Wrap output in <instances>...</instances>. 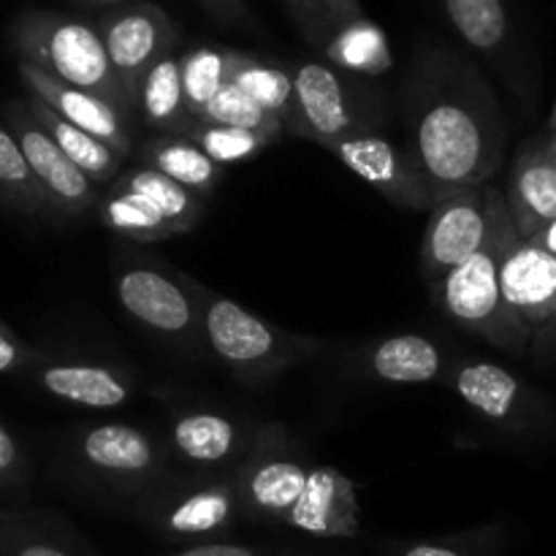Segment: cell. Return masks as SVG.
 Instances as JSON below:
<instances>
[{
	"label": "cell",
	"mask_w": 556,
	"mask_h": 556,
	"mask_svg": "<svg viewBox=\"0 0 556 556\" xmlns=\"http://www.w3.org/2000/svg\"><path fill=\"white\" fill-rule=\"evenodd\" d=\"M0 206L22 217L47 215L41 188L5 125H0Z\"/></svg>",
	"instance_id": "d6a6232c"
},
{
	"label": "cell",
	"mask_w": 556,
	"mask_h": 556,
	"mask_svg": "<svg viewBox=\"0 0 556 556\" xmlns=\"http://www.w3.org/2000/svg\"><path fill=\"white\" fill-rule=\"evenodd\" d=\"M304 445L282 424L258 421L248 454L233 467L239 516L250 525L282 527L309 476Z\"/></svg>",
	"instance_id": "30bf717a"
},
{
	"label": "cell",
	"mask_w": 556,
	"mask_h": 556,
	"mask_svg": "<svg viewBox=\"0 0 556 556\" xmlns=\"http://www.w3.org/2000/svg\"><path fill=\"white\" fill-rule=\"evenodd\" d=\"M30 489V462L20 440L0 424V497H22Z\"/></svg>",
	"instance_id": "8d00e7d4"
},
{
	"label": "cell",
	"mask_w": 556,
	"mask_h": 556,
	"mask_svg": "<svg viewBox=\"0 0 556 556\" xmlns=\"http://www.w3.org/2000/svg\"><path fill=\"white\" fill-rule=\"evenodd\" d=\"M20 79L25 85L27 96L38 98L47 103L54 114L65 119V123L76 125L85 134L96 136L98 141L114 150L117 155L128 157L134 152V136H130V119L123 117L117 109L103 98L92 96V92L71 87L65 81H58L54 76L43 74L36 65L22 63L20 60Z\"/></svg>",
	"instance_id": "44dd1931"
},
{
	"label": "cell",
	"mask_w": 556,
	"mask_h": 556,
	"mask_svg": "<svg viewBox=\"0 0 556 556\" xmlns=\"http://www.w3.org/2000/svg\"><path fill=\"white\" fill-rule=\"evenodd\" d=\"M282 527L307 532L315 538H358L362 535V508L358 483L329 465H313L302 494L288 510Z\"/></svg>",
	"instance_id": "ffe728a7"
},
{
	"label": "cell",
	"mask_w": 556,
	"mask_h": 556,
	"mask_svg": "<svg viewBox=\"0 0 556 556\" xmlns=\"http://www.w3.org/2000/svg\"><path fill=\"white\" fill-rule=\"evenodd\" d=\"M405 150L432 199L486 185L500 172L508 125L481 65L459 47L429 38L413 52L400 85Z\"/></svg>",
	"instance_id": "6da1fadb"
},
{
	"label": "cell",
	"mask_w": 556,
	"mask_h": 556,
	"mask_svg": "<svg viewBox=\"0 0 556 556\" xmlns=\"http://www.w3.org/2000/svg\"><path fill=\"white\" fill-rule=\"evenodd\" d=\"M454 356L427 334H391L358 345L345 369L380 386H424L448 378Z\"/></svg>",
	"instance_id": "ac0fdd59"
},
{
	"label": "cell",
	"mask_w": 556,
	"mask_h": 556,
	"mask_svg": "<svg viewBox=\"0 0 556 556\" xmlns=\"http://www.w3.org/2000/svg\"><path fill=\"white\" fill-rule=\"evenodd\" d=\"M3 119L16 147L25 155L33 179L47 201V215L58 220H81L92 215L101 199V188L90 182L60 147L49 139L47 130L33 117L25 98H11L3 106Z\"/></svg>",
	"instance_id": "4fadbf2b"
},
{
	"label": "cell",
	"mask_w": 556,
	"mask_h": 556,
	"mask_svg": "<svg viewBox=\"0 0 556 556\" xmlns=\"http://www.w3.org/2000/svg\"><path fill=\"white\" fill-rule=\"evenodd\" d=\"M36 356V348L22 340L3 318H0V375H22Z\"/></svg>",
	"instance_id": "74e56055"
},
{
	"label": "cell",
	"mask_w": 556,
	"mask_h": 556,
	"mask_svg": "<svg viewBox=\"0 0 556 556\" xmlns=\"http://www.w3.org/2000/svg\"><path fill=\"white\" fill-rule=\"evenodd\" d=\"M288 11H291L293 22L299 25L302 36L307 38L313 47H318L324 52L329 47L331 38L340 30V22H337L334 9H331L329 0H286Z\"/></svg>",
	"instance_id": "d590c367"
},
{
	"label": "cell",
	"mask_w": 556,
	"mask_h": 556,
	"mask_svg": "<svg viewBox=\"0 0 556 556\" xmlns=\"http://www.w3.org/2000/svg\"><path fill=\"white\" fill-rule=\"evenodd\" d=\"M139 166L152 168L199 199H210L223 179V166L206 157L185 136H150L136 147Z\"/></svg>",
	"instance_id": "d4e9b609"
},
{
	"label": "cell",
	"mask_w": 556,
	"mask_h": 556,
	"mask_svg": "<svg viewBox=\"0 0 556 556\" xmlns=\"http://www.w3.org/2000/svg\"><path fill=\"white\" fill-rule=\"evenodd\" d=\"M226 63L228 49L215 43H199L179 54V81H182V101L190 119H199L226 85Z\"/></svg>",
	"instance_id": "1f68e13d"
},
{
	"label": "cell",
	"mask_w": 556,
	"mask_h": 556,
	"mask_svg": "<svg viewBox=\"0 0 556 556\" xmlns=\"http://www.w3.org/2000/svg\"><path fill=\"white\" fill-rule=\"evenodd\" d=\"M212 20H217L226 27H237V30L255 33L258 30V20L250 11L248 0H195Z\"/></svg>",
	"instance_id": "f35d334b"
},
{
	"label": "cell",
	"mask_w": 556,
	"mask_h": 556,
	"mask_svg": "<svg viewBox=\"0 0 556 556\" xmlns=\"http://www.w3.org/2000/svg\"><path fill=\"white\" fill-rule=\"evenodd\" d=\"M324 58L334 68L367 76V79L386 74L391 68L389 38L367 16L340 27L337 36L329 41V47L324 49Z\"/></svg>",
	"instance_id": "f546056e"
},
{
	"label": "cell",
	"mask_w": 556,
	"mask_h": 556,
	"mask_svg": "<svg viewBox=\"0 0 556 556\" xmlns=\"http://www.w3.org/2000/svg\"><path fill=\"white\" fill-rule=\"evenodd\" d=\"M324 150H329L342 166L351 168L356 177H362L369 188L378 190L391 204L413 212L432 210V190H429V182L418 163L413 161L405 147H396L383 134L331 141Z\"/></svg>",
	"instance_id": "2e32d148"
},
{
	"label": "cell",
	"mask_w": 556,
	"mask_h": 556,
	"mask_svg": "<svg viewBox=\"0 0 556 556\" xmlns=\"http://www.w3.org/2000/svg\"><path fill=\"white\" fill-rule=\"evenodd\" d=\"M172 556H269L264 548L244 546V543L231 541H212V543H195V546H185L182 552Z\"/></svg>",
	"instance_id": "ab89813d"
},
{
	"label": "cell",
	"mask_w": 556,
	"mask_h": 556,
	"mask_svg": "<svg viewBox=\"0 0 556 556\" xmlns=\"http://www.w3.org/2000/svg\"><path fill=\"white\" fill-rule=\"evenodd\" d=\"M0 556H98L58 514L0 508Z\"/></svg>",
	"instance_id": "603a6c76"
},
{
	"label": "cell",
	"mask_w": 556,
	"mask_h": 556,
	"mask_svg": "<svg viewBox=\"0 0 556 556\" xmlns=\"http://www.w3.org/2000/svg\"><path fill=\"white\" fill-rule=\"evenodd\" d=\"M548 130H552V134H556V103H554V109H552V117H548Z\"/></svg>",
	"instance_id": "bcb514c9"
},
{
	"label": "cell",
	"mask_w": 556,
	"mask_h": 556,
	"mask_svg": "<svg viewBox=\"0 0 556 556\" xmlns=\"http://www.w3.org/2000/svg\"><path fill=\"white\" fill-rule=\"evenodd\" d=\"M92 215L98 217V223L103 228H109L112 233L136 244L166 242V239L179 237L174 223L166 220L155 206L147 204L136 193L114 188V185H106L101 190V199H98V206Z\"/></svg>",
	"instance_id": "83f0119b"
},
{
	"label": "cell",
	"mask_w": 556,
	"mask_h": 556,
	"mask_svg": "<svg viewBox=\"0 0 556 556\" xmlns=\"http://www.w3.org/2000/svg\"><path fill=\"white\" fill-rule=\"evenodd\" d=\"M130 514L163 541L188 546L220 541L242 519L233 470L168 476L161 486L144 494Z\"/></svg>",
	"instance_id": "ba28073f"
},
{
	"label": "cell",
	"mask_w": 556,
	"mask_h": 556,
	"mask_svg": "<svg viewBox=\"0 0 556 556\" xmlns=\"http://www.w3.org/2000/svg\"><path fill=\"white\" fill-rule=\"evenodd\" d=\"M79 3L103 5V9H117V5H125V3H139V0H79Z\"/></svg>",
	"instance_id": "ee69618b"
},
{
	"label": "cell",
	"mask_w": 556,
	"mask_h": 556,
	"mask_svg": "<svg viewBox=\"0 0 556 556\" xmlns=\"http://www.w3.org/2000/svg\"><path fill=\"white\" fill-rule=\"evenodd\" d=\"M199 119L204 123H217V125H231V128H244V130H255V134L269 136L271 141L280 139L286 134L282 123L277 117H271L269 112L258 106L250 96H244L237 85L226 81L220 87L215 98H212L210 106L204 109Z\"/></svg>",
	"instance_id": "e575fe53"
},
{
	"label": "cell",
	"mask_w": 556,
	"mask_h": 556,
	"mask_svg": "<svg viewBox=\"0 0 556 556\" xmlns=\"http://www.w3.org/2000/svg\"><path fill=\"white\" fill-rule=\"evenodd\" d=\"M112 282L119 307L152 340L185 358L204 362L201 307L195 280L134 248L112 255Z\"/></svg>",
	"instance_id": "5b68a950"
},
{
	"label": "cell",
	"mask_w": 556,
	"mask_h": 556,
	"mask_svg": "<svg viewBox=\"0 0 556 556\" xmlns=\"http://www.w3.org/2000/svg\"><path fill=\"white\" fill-rule=\"evenodd\" d=\"M329 3H331V9H334L337 22H340L342 27L351 25V22H356V20H362V16H367L358 0H329Z\"/></svg>",
	"instance_id": "b9f144b4"
},
{
	"label": "cell",
	"mask_w": 556,
	"mask_h": 556,
	"mask_svg": "<svg viewBox=\"0 0 556 556\" xmlns=\"http://www.w3.org/2000/svg\"><path fill=\"white\" fill-rule=\"evenodd\" d=\"M505 206L516 233L530 239L538 228L556 217V163L548 157L546 141H527L510 168Z\"/></svg>",
	"instance_id": "7402d4cb"
},
{
	"label": "cell",
	"mask_w": 556,
	"mask_h": 556,
	"mask_svg": "<svg viewBox=\"0 0 556 556\" xmlns=\"http://www.w3.org/2000/svg\"><path fill=\"white\" fill-rule=\"evenodd\" d=\"M25 101L27 106H30L33 117H36L38 123H41V128L49 134V139L60 147V152H63V155L68 157L96 188L103 190L106 185H112L114 179L119 177L125 163L123 155L109 150L103 141L96 139V136L85 134V130L76 128V125L65 123L60 114H54L52 109H49L47 103L38 101V98L25 96Z\"/></svg>",
	"instance_id": "484cf974"
},
{
	"label": "cell",
	"mask_w": 556,
	"mask_h": 556,
	"mask_svg": "<svg viewBox=\"0 0 556 556\" xmlns=\"http://www.w3.org/2000/svg\"><path fill=\"white\" fill-rule=\"evenodd\" d=\"M166 402V448L193 472H231L248 454L258 421L212 402Z\"/></svg>",
	"instance_id": "7c38bea8"
},
{
	"label": "cell",
	"mask_w": 556,
	"mask_h": 556,
	"mask_svg": "<svg viewBox=\"0 0 556 556\" xmlns=\"http://www.w3.org/2000/svg\"><path fill=\"white\" fill-rule=\"evenodd\" d=\"M226 81L237 85L264 112L280 119L286 134H296V96L286 63L242 49H228Z\"/></svg>",
	"instance_id": "cb8c5ba5"
},
{
	"label": "cell",
	"mask_w": 556,
	"mask_h": 556,
	"mask_svg": "<svg viewBox=\"0 0 556 556\" xmlns=\"http://www.w3.org/2000/svg\"><path fill=\"white\" fill-rule=\"evenodd\" d=\"M546 152H548V157H552V161L556 163V134H552L546 139Z\"/></svg>",
	"instance_id": "f6af8a7d"
},
{
	"label": "cell",
	"mask_w": 556,
	"mask_h": 556,
	"mask_svg": "<svg viewBox=\"0 0 556 556\" xmlns=\"http://www.w3.org/2000/svg\"><path fill=\"white\" fill-rule=\"evenodd\" d=\"M96 30L109 54L114 74L134 101L136 81L161 58L174 52L179 25L155 3H125L98 16Z\"/></svg>",
	"instance_id": "9a60e30c"
},
{
	"label": "cell",
	"mask_w": 556,
	"mask_h": 556,
	"mask_svg": "<svg viewBox=\"0 0 556 556\" xmlns=\"http://www.w3.org/2000/svg\"><path fill=\"white\" fill-rule=\"evenodd\" d=\"M296 96V134L329 147L331 141L380 134L389 123V92L367 76L348 74L326 60L286 63Z\"/></svg>",
	"instance_id": "52a82bcc"
},
{
	"label": "cell",
	"mask_w": 556,
	"mask_h": 556,
	"mask_svg": "<svg viewBox=\"0 0 556 556\" xmlns=\"http://www.w3.org/2000/svg\"><path fill=\"white\" fill-rule=\"evenodd\" d=\"M179 136L193 141L206 157L217 163V166H231V163L248 161L264 152L271 144L269 136L255 134V130L231 128V125L204 123V119H190L188 128Z\"/></svg>",
	"instance_id": "836d02e7"
},
{
	"label": "cell",
	"mask_w": 556,
	"mask_h": 556,
	"mask_svg": "<svg viewBox=\"0 0 556 556\" xmlns=\"http://www.w3.org/2000/svg\"><path fill=\"white\" fill-rule=\"evenodd\" d=\"M201 307V334L206 356L228 369L242 383L261 386L288 369L329 351V340L296 334L258 318L250 309L195 280Z\"/></svg>",
	"instance_id": "3957f363"
},
{
	"label": "cell",
	"mask_w": 556,
	"mask_h": 556,
	"mask_svg": "<svg viewBox=\"0 0 556 556\" xmlns=\"http://www.w3.org/2000/svg\"><path fill=\"white\" fill-rule=\"evenodd\" d=\"M114 188L128 190L136 193L139 199H144L147 204L155 206L166 220L174 223L179 233H188L204 220L206 215V201L193 195L190 190L179 188L177 182L166 179L163 174L152 172L147 166H134L119 172V177L114 179Z\"/></svg>",
	"instance_id": "f1b7e54d"
},
{
	"label": "cell",
	"mask_w": 556,
	"mask_h": 556,
	"mask_svg": "<svg viewBox=\"0 0 556 556\" xmlns=\"http://www.w3.org/2000/svg\"><path fill=\"white\" fill-rule=\"evenodd\" d=\"M445 380L462 405L494 432L516 440H543L556 429L554 402L503 364L472 356L454 358Z\"/></svg>",
	"instance_id": "9c48e42d"
},
{
	"label": "cell",
	"mask_w": 556,
	"mask_h": 556,
	"mask_svg": "<svg viewBox=\"0 0 556 556\" xmlns=\"http://www.w3.org/2000/svg\"><path fill=\"white\" fill-rule=\"evenodd\" d=\"M378 556H508V535L503 525H483L445 538L383 543Z\"/></svg>",
	"instance_id": "4dcf8cb0"
},
{
	"label": "cell",
	"mask_w": 556,
	"mask_h": 556,
	"mask_svg": "<svg viewBox=\"0 0 556 556\" xmlns=\"http://www.w3.org/2000/svg\"><path fill=\"white\" fill-rule=\"evenodd\" d=\"M443 9L462 41L492 65L516 96L532 101L530 71L521 54L519 33L505 0H443Z\"/></svg>",
	"instance_id": "e0dca14e"
},
{
	"label": "cell",
	"mask_w": 556,
	"mask_h": 556,
	"mask_svg": "<svg viewBox=\"0 0 556 556\" xmlns=\"http://www.w3.org/2000/svg\"><path fill=\"white\" fill-rule=\"evenodd\" d=\"M9 38L22 63L103 98L134 123V101L114 74L96 25L58 11H25L11 22Z\"/></svg>",
	"instance_id": "8992f818"
},
{
	"label": "cell",
	"mask_w": 556,
	"mask_h": 556,
	"mask_svg": "<svg viewBox=\"0 0 556 556\" xmlns=\"http://www.w3.org/2000/svg\"><path fill=\"white\" fill-rule=\"evenodd\" d=\"M172 454L161 438L136 424H87L68 434L58 454V478L76 492L134 508L172 476Z\"/></svg>",
	"instance_id": "7a4b0ae2"
},
{
	"label": "cell",
	"mask_w": 556,
	"mask_h": 556,
	"mask_svg": "<svg viewBox=\"0 0 556 556\" xmlns=\"http://www.w3.org/2000/svg\"><path fill=\"white\" fill-rule=\"evenodd\" d=\"M489 201H492V231L486 244L472 258L451 269L448 275L432 282V304L467 334L483 337L494 348L521 356L530 351L532 331L510 313L500 291L497 258L503 250L505 237L514 228V220L505 206L503 190L489 185Z\"/></svg>",
	"instance_id": "277c9868"
},
{
	"label": "cell",
	"mask_w": 556,
	"mask_h": 556,
	"mask_svg": "<svg viewBox=\"0 0 556 556\" xmlns=\"http://www.w3.org/2000/svg\"><path fill=\"white\" fill-rule=\"evenodd\" d=\"M530 242H535L538 248H543L548 255H554L556 258V217L554 220H548L543 228H538V231L530 237Z\"/></svg>",
	"instance_id": "7bdbcfd3"
},
{
	"label": "cell",
	"mask_w": 556,
	"mask_h": 556,
	"mask_svg": "<svg viewBox=\"0 0 556 556\" xmlns=\"http://www.w3.org/2000/svg\"><path fill=\"white\" fill-rule=\"evenodd\" d=\"M530 348L538 358H546V362L548 358H556V307L554 313L548 315L546 324L538 326V329L532 331Z\"/></svg>",
	"instance_id": "60d3db41"
},
{
	"label": "cell",
	"mask_w": 556,
	"mask_h": 556,
	"mask_svg": "<svg viewBox=\"0 0 556 556\" xmlns=\"http://www.w3.org/2000/svg\"><path fill=\"white\" fill-rule=\"evenodd\" d=\"M492 231L489 185L462 188L443 195L429 210L427 231L421 239V277L432 286L486 244Z\"/></svg>",
	"instance_id": "5bb4252c"
},
{
	"label": "cell",
	"mask_w": 556,
	"mask_h": 556,
	"mask_svg": "<svg viewBox=\"0 0 556 556\" xmlns=\"http://www.w3.org/2000/svg\"><path fill=\"white\" fill-rule=\"evenodd\" d=\"M500 291L510 313L530 331L543 326L556 307V258L521 239L516 228L505 237L497 258Z\"/></svg>",
	"instance_id": "d6986e66"
},
{
	"label": "cell",
	"mask_w": 556,
	"mask_h": 556,
	"mask_svg": "<svg viewBox=\"0 0 556 556\" xmlns=\"http://www.w3.org/2000/svg\"><path fill=\"white\" fill-rule=\"evenodd\" d=\"M139 114L155 136H179L188 128L190 117L185 112L182 81H179V58L166 54L157 60L134 90V117Z\"/></svg>",
	"instance_id": "4316f807"
},
{
	"label": "cell",
	"mask_w": 556,
	"mask_h": 556,
	"mask_svg": "<svg viewBox=\"0 0 556 556\" xmlns=\"http://www.w3.org/2000/svg\"><path fill=\"white\" fill-rule=\"evenodd\" d=\"M41 394L85 410H114L128 405L139 391L130 364L87 351H41L22 372Z\"/></svg>",
	"instance_id": "8fae6325"
}]
</instances>
